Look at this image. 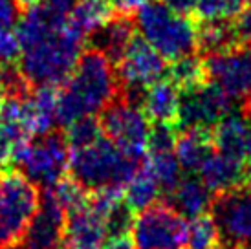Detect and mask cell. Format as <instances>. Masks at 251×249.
I'll return each instance as SVG.
<instances>
[{
	"label": "cell",
	"mask_w": 251,
	"mask_h": 249,
	"mask_svg": "<svg viewBox=\"0 0 251 249\" xmlns=\"http://www.w3.org/2000/svg\"><path fill=\"white\" fill-rule=\"evenodd\" d=\"M167 75L181 92L191 90V88H195V86L207 81V77H205V62L195 53L180 57V59L171 62V66L167 68Z\"/></svg>",
	"instance_id": "cell-26"
},
{
	"label": "cell",
	"mask_w": 251,
	"mask_h": 249,
	"mask_svg": "<svg viewBox=\"0 0 251 249\" xmlns=\"http://www.w3.org/2000/svg\"><path fill=\"white\" fill-rule=\"evenodd\" d=\"M70 154L72 149L66 136L59 130H51L11 145L9 163H13L15 169L33 185L48 189L63 180L70 167Z\"/></svg>",
	"instance_id": "cell-5"
},
{
	"label": "cell",
	"mask_w": 251,
	"mask_h": 249,
	"mask_svg": "<svg viewBox=\"0 0 251 249\" xmlns=\"http://www.w3.org/2000/svg\"><path fill=\"white\" fill-rule=\"evenodd\" d=\"M244 6L246 0H198L195 15L200 22L231 21L242 11Z\"/></svg>",
	"instance_id": "cell-30"
},
{
	"label": "cell",
	"mask_w": 251,
	"mask_h": 249,
	"mask_svg": "<svg viewBox=\"0 0 251 249\" xmlns=\"http://www.w3.org/2000/svg\"><path fill=\"white\" fill-rule=\"evenodd\" d=\"M152 178L160 183L161 191L169 193L173 191L181 180V169L180 161L176 158L175 150H163V152H147L145 163H143Z\"/></svg>",
	"instance_id": "cell-24"
},
{
	"label": "cell",
	"mask_w": 251,
	"mask_h": 249,
	"mask_svg": "<svg viewBox=\"0 0 251 249\" xmlns=\"http://www.w3.org/2000/svg\"><path fill=\"white\" fill-rule=\"evenodd\" d=\"M231 28H233L237 46H250L251 48V6H244L235 19H231Z\"/></svg>",
	"instance_id": "cell-32"
},
{
	"label": "cell",
	"mask_w": 251,
	"mask_h": 249,
	"mask_svg": "<svg viewBox=\"0 0 251 249\" xmlns=\"http://www.w3.org/2000/svg\"><path fill=\"white\" fill-rule=\"evenodd\" d=\"M205 77L209 83L220 86L235 101L251 94V48L233 46L224 51L209 53L203 59Z\"/></svg>",
	"instance_id": "cell-12"
},
{
	"label": "cell",
	"mask_w": 251,
	"mask_h": 249,
	"mask_svg": "<svg viewBox=\"0 0 251 249\" xmlns=\"http://www.w3.org/2000/svg\"><path fill=\"white\" fill-rule=\"evenodd\" d=\"M116 62L105 51L94 48L81 53L70 77L59 88L57 119L66 124L83 118L101 114L119 96Z\"/></svg>",
	"instance_id": "cell-1"
},
{
	"label": "cell",
	"mask_w": 251,
	"mask_h": 249,
	"mask_svg": "<svg viewBox=\"0 0 251 249\" xmlns=\"http://www.w3.org/2000/svg\"><path fill=\"white\" fill-rule=\"evenodd\" d=\"M136 22L134 17L128 13L114 15L103 28H99L90 39L94 42V48L105 51L114 62L119 61L126 46L136 37Z\"/></svg>",
	"instance_id": "cell-21"
},
{
	"label": "cell",
	"mask_w": 251,
	"mask_h": 249,
	"mask_svg": "<svg viewBox=\"0 0 251 249\" xmlns=\"http://www.w3.org/2000/svg\"><path fill=\"white\" fill-rule=\"evenodd\" d=\"M187 246L191 249H224L220 233L211 215L196 216L189 224Z\"/></svg>",
	"instance_id": "cell-27"
},
{
	"label": "cell",
	"mask_w": 251,
	"mask_h": 249,
	"mask_svg": "<svg viewBox=\"0 0 251 249\" xmlns=\"http://www.w3.org/2000/svg\"><path fill=\"white\" fill-rule=\"evenodd\" d=\"M64 222L66 211L48 193H42L41 205L15 249H55L63 242Z\"/></svg>",
	"instance_id": "cell-13"
},
{
	"label": "cell",
	"mask_w": 251,
	"mask_h": 249,
	"mask_svg": "<svg viewBox=\"0 0 251 249\" xmlns=\"http://www.w3.org/2000/svg\"><path fill=\"white\" fill-rule=\"evenodd\" d=\"M161 187L154 180L152 174L141 165V169L134 174V178L123 189V200L134 213H140L143 209L158 203Z\"/></svg>",
	"instance_id": "cell-23"
},
{
	"label": "cell",
	"mask_w": 251,
	"mask_h": 249,
	"mask_svg": "<svg viewBox=\"0 0 251 249\" xmlns=\"http://www.w3.org/2000/svg\"><path fill=\"white\" fill-rule=\"evenodd\" d=\"M83 39L64 21L63 28L22 51L21 72L31 86H59L75 68L83 53Z\"/></svg>",
	"instance_id": "cell-4"
},
{
	"label": "cell",
	"mask_w": 251,
	"mask_h": 249,
	"mask_svg": "<svg viewBox=\"0 0 251 249\" xmlns=\"http://www.w3.org/2000/svg\"><path fill=\"white\" fill-rule=\"evenodd\" d=\"M213 198L215 194L205 187L200 178L195 176L181 178L180 183L167 193V203L187 220H193L196 216H202L211 211Z\"/></svg>",
	"instance_id": "cell-18"
},
{
	"label": "cell",
	"mask_w": 251,
	"mask_h": 249,
	"mask_svg": "<svg viewBox=\"0 0 251 249\" xmlns=\"http://www.w3.org/2000/svg\"><path fill=\"white\" fill-rule=\"evenodd\" d=\"M198 178L205 183V187L213 194H220L246 181V165L244 161L216 150L200 167Z\"/></svg>",
	"instance_id": "cell-19"
},
{
	"label": "cell",
	"mask_w": 251,
	"mask_h": 249,
	"mask_svg": "<svg viewBox=\"0 0 251 249\" xmlns=\"http://www.w3.org/2000/svg\"><path fill=\"white\" fill-rule=\"evenodd\" d=\"M21 9L17 0H0V29L13 28L19 22Z\"/></svg>",
	"instance_id": "cell-33"
},
{
	"label": "cell",
	"mask_w": 251,
	"mask_h": 249,
	"mask_svg": "<svg viewBox=\"0 0 251 249\" xmlns=\"http://www.w3.org/2000/svg\"><path fill=\"white\" fill-rule=\"evenodd\" d=\"M77 2L79 0H42L41 4L59 17H68V13L75 7Z\"/></svg>",
	"instance_id": "cell-34"
},
{
	"label": "cell",
	"mask_w": 251,
	"mask_h": 249,
	"mask_svg": "<svg viewBox=\"0 0 251 249\" xmlns=\"http://www.w3.org/2000/svg\"><path fill=\"white\" fill-rule=\"evenodd\" d=\"M108 240L106 220L86 201L66 215L63 244L68 249H101Z\"/></svg>",
	"instance_id": "cell-14"
},
{
	"label": "cell",
	"mask_w": 251,
	"mask_h": 249,
	"mask_svg": "<svg viewBox=\"0 0 251 249\" xmlns=\"http://www.w3.org/2000/svg\"><path fill=\"white\" fill-rule=\"evenodd\" d=\"M211 216L224 249H251V181L215 194Z\"/></svg>",
	"instance_id": "cell-8"
},
{
	"label": "cell",
	"mask_w": 251,
	"mask_h": 249,
	"mask_svg": "<svg viewBox=\"0 0 251 249\" xmlns=\"http://www.w3.org/2000/svg\"><path fill=\"white\" fill-rule=\"evenodd\" d=\"M22 42L17 29H0V66H13L22 57Z\"/></svg>",
	"instance_id": "cell-31"
},
{
	"label": "cell",
	"mask_w": 251,
	"mask_h": 249,
	"mask_svg": "<svg viewBox=\"0 0 251 249\" xmlns=\"http://www.w3.org/2000/svg\"><path fill=\"white\" fill-rule=\"evenodd\" d=\"M64 136L68 139L70 149H81V147L92 145L105 134H103L101 119H98L96 116H83L66 124Z\"/></svg>",
	"instance_id": "cell-28"
},
{
	"label": "cell",
	"mask_w": 251,
	"mask_h": 249,
	"mask_svg": "<svg viewBox=\"0 0 251 249\" xmlns=\"http://www.w3.org/2000/svg\"><path fill=\"white\" fill-rule=\"evenodd\" d=\"M215 152L211 128H181L176 138L175 154L185 173H198Z\"/></svg>",
	"instance_id": "cell-20"
},
{
	"label": "cell",
	"mask_w": 251,
	"mask_h": 249,
	"mask_svg": "<svg viewBox=\"0 0 251 249\" xmlns=\"http://www.w3.org/2000/svg\"><path fill=\"white\" fill-rule=\"evenodd\" d=\"M213 143L218 152L240 161L251 158V124L244 114H227L213 126Z\"/></svg>",
	"instance_id": "cell-16"
},
{
	"label": "cell",
	"mask_w": 251,
	"mask_h": 249,
	"mask_svg": "<svg viewBox=\"0 0 251 249\" xmlns=\"http://www.w3.org/2000/svg\"><path fill=\"white\" fill-rule=\"evenodd\" d=\"M167 61L141 37H134L116 62L121 96L141 104L143 92L167 75Z\"/></svg>",
	"instance_id": "cell-10"
},
{
	"label": "cell",
	"mask_w": 251,
	"mask_h": 249,
	"mask_svg": "<svg viewBox=\"0 0 251 249\" xmlns=\"http://www.w3.org/2000/svg\"><path fill=\"white\" fill-rule=\"evenodd\" d=\"M55 249H68V248H66V246H64V244L63 242H61V244H59V246H57V248Z\"/></svg>",
	"instance_id": "cell-42"
},
{
	"label": "cell",
	"mask_w": 251,
	"mask_h": 249,
	"mask_svg": "<svg viewBox=\"0 0 251 249\" xmlns=\"http://www.w3.org/2000/svg\"><path fill=\"white\" fill-rule=\"evenodd\" d=\"M19 2V6L22 7V9H28V7H33L37 6V4H41L42 0H17Z\"/></svg>",
	"instance_id": "cell-40"
},
{
	"label": "cell",
	"mask_w": 251,
	"mask_h": 249,
	"mask_svg": "<svg viewBox=\"0 0 251 249\" xmlns=\"http://www.w3.org/2000/svg\"><path fill=\"white\" fill-rule=\"evenodd\" d=\"M152 2V0H112L114 9H118L119 13H136L140 7H143L145 4Z\"/></svg>",
	"instance_id": "cell-35"
},
{
	"label": "cell",
	"mask_w": 251,
	"mask_h": 249,
	"mask_svg": "<svg viewBox=\"0 0 251 249\" xmlns=\"http://www.w3.org/2000/svg\"><path fill=\"white\" fill-rule=\"evenodd\" d=\"M163 2H165L171 9H175V11H178V13H181V15L195 13L196 4H198V0H163Z\"/></svg>",
	"instance_id": "cell-37"
},
{
	"label": "cell",
	"mask_w": 251,
	"mask_h": 249,
	"mask_svg": "<svg viewBox=\"0 0 251 249\" xmlns=\"http://www.w3.org/2000/svg\"><path fill=\"white\" fill-rule=\"evenodd\" d=\"M181 90L171 79H160L151 84L141 97V106L152 123H169L178 126Z\"/></svg>",
	"instance_id": "cell-17"
},
{
	"label": "cell",
	"mask_w": 251,
	"mask_h": 249,
	"mask_svg": "<svg viewBox=\"0 0 251 249\" xmlns=\"http://www.w3.org/2000/svg\"><path fill=\"white\" fill-rule=\"evenodd\" d=\"M7 99V94H6V86H4V81H2V74H0V106L2 103Z\"/></svg>",
	"instance_id": "cell-41"
},
{
	"label": "cell",
	"mask_w": 251,
	"mask_h": 249,
	"mask_svg": "<svg viewBox=\"0 0 251 249\" xmlns=\"http://www.w3.org/2000/svg\"><path fill=\"white\" fill-rule=\"evenodd\" d=\"M242 114H244V118L250 121L251 124V94L244 99V106H242Z\"/></svg>",
	"instance_id": "cell-39"
},
{
	"label": "cell",
	"mask_w": 251,
	"mask_h": 249,
	"mask_svg": "<svg viewBox=\"0 0 251 249\" xmlns=\"http://www.w3.org/2000/svg\"><path fill=\"white\" fill-rule=\"evenodd\" d=\"M114 17L112 0H79L66 17V26L83 41L90 39Z\"/></svg>",
	"instance_id": "cell-22"
},
{
	"label": "cell",
	"mask_w": 251,
	"mask_h": 249,
	"mask_svg": "<svg viewBox=\"0 0 251 249\" xmlns=\"http://www.w3.org/2000/svg\"><path fill=\"white\" fill-rule=\"evenodd\" d=\"M130 235L138 249H183L189 224L169 203H154L134 216Z\"/></svg>",
	"instance_id": "cell-9"
},
{
	"label": "cell",
	"mask_w": 251,
	"mask_h": 249,
	"mask_svg": "<svg viewBox=\"0 0 251 249\" xmlns=\"http://www.w3.org/2000/svg\"><path fill=\"white\" fill-rule=\"evenodd\" d=\"M136 29L165 61L173 62L198 50V24L163 2L152 0L134 15Z\"/></svg>",
	"instance_id": "cell-3"
},
{
	"label": "cell",
	"mask_w": 251,
	"mask_h": 249,
	"mask_svg": "<svg viewBox=\"0 0 251 249\" xmlns=\"http://www.w3.org/2000/svg\"><path fill=\"white\" fill-rule=\"evenodd\" d=\"M233 97L209 81L183 90L178 110V128H213L233 112Z\"/></svg>",
	"instance_id": "cell-11"
},
{
	"label": "cell",
	"mask_w": 251,
	"mask_h": 249,
	"mask_svg": "<svg viewBox=\"0 0 251 249\" xmlns=\"http://www.w3.org/2000/svg\"><path fill=\"white\" fill-rule=\"evenodd\" d=\"M9 158H11V143L0 130V169H4L9 163Z\"/></svg>",
	"instance_id": "cell-38"
},
{
	"label": "cell",
	"mask_w": 251,
	"mask_h": 249,
	"mask_svg": "<svg viewBox=\"0 0 251 249\" xmlns=\"http://www.w3.org/2000/svg\"><path fill=\"white\" fill-rule=\"evenodd\" d=\"M237 46L231 21H203L198 24V51L216 53Z\"/></svg>",
	"instance_id": "cell-25"
},
{
	"label": "cell",
	"mask_w": 251,
	"mask_h": 249,
	"mask_svg": "<svg viewBox=\"0 0 251 249\" xmlns=\"http://www.w3.org/2000/svg\"><path fill=\"white\" fill-rule=\"evenodd\" d=\"M101 249H138L134 244L132 238H128V235L121 236H110Z\"/></svg>",
	"instance_id": "cell-36"
},
{
	"label": "cell",
	"mask_w": 251,
	"mask_h": 249,
	"mask_svg": "<svg viewBox=\"0 0 251 249\" xmlns=\"http://www.w3.org/2000/svg\"><path fill=\"white\" fill-rule=\"evenodd\" d=\"M42 191L48 193L66 211V215L79 209L81 205H84L88 201V194H86L88 191L79 185L74 178H70V180H64L63 178V180H59L57 183H53L48 189H42Z\"/></svg>",
	"instance_id": "cell-29"
},
{
	"label": "cell",
	"mask_w": 251,
	"mask_h": 249,
	"mask_svg": "<svg viewBox=\"0 0 251 249\" xmlns=\"http://www.w3.org/2000/svg\"><path fill=\"white\" fill-rule=\"evenodd\" d=\"M103 134L134 158L143 159L152 130L151 119L140 103H134L119 94L101 112Z\"/></svg>",
	"instance_id": "cell-7"
},
{
	"label": "cell",
	"mask_w": 251,
	"mask_h": 249,
	"mask_svg": "<svg viewBox=\"0 0 251 249\" xmlns=\"http://www.w3.org/2000/svg\"><path fill=\"white\" fill-rule=\"evenodd\" d=\"M140 169L141 159L121 150L106 136L92 145L72 149L68 167L72 178L90 193L106 187L123 191Z\"/></svg>",
	"instance_id": "cell-2"
},
{
	"label": "cell",
	"mask_w": 251,
	"mask_h": 249,
	"mask_svg": "<svg viewBox=\"0 0 251 249\" xmlns=\"http://www.w3.org/2000/svg\"><path fill=\"white\" fill-rule=\"evenodd\" d=\"M250 2H251V0H250Z\"/></svg>",
	"instance_id": "cell-43"
},
{
	"label": "cell",
	"mask_w": 251,
	"mask_h": 249,
	"mask_svg": "<svg viewBox=\"0 0 251 249\" xmlns=\"http://www.w3.org/2000/svg\"><path fill=\"white\" fill-rule=\"evenodd\" d=\"M39 205V187L24 174L17 169L0 174V249H13L21 244Z\"/></svg>",
	"instance_id": "cell-6"
},
{
	"label": "cell",
	"mask_w": 251,
	"mask_h": 249,
	"mask_svg": "<svg viewBox=\"0 0 251 249\" xmlns=\"http://www.w3.org/2000/svg\"><path fill=\"white\" fill-rule=\"evenodd\" d=\"M57 104H59V88L57 86H33V90L24 97L26 124L31 138L42 136L55 130Z\"/></svg>",
	"instance_id": "cell-15"
}]
</instances>
